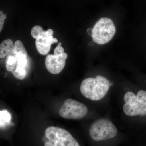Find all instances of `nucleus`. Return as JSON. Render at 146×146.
Returning a JSON list of instances; mask_svg holds the SVG:
<instances>
[{"label": "nucleus", "instance_id": "f257e3e1", "mask_svg": "<svg viewBox=\"0 0 146 146\" xmlns=\"http://www.w3.org/2000/svg\"><path fill=\"white\" fill-rule=\"evenodd\" d=\"M110 86L109 80L101 76L89 78L82 81L80 87L82 94L86 98L98 101L104 98Z\"/></svg>", "mask_w": 146, "mask_h": 146}, {"label": "nucleus", "instance_id": "f03ea898", "mask_svg": "<svg viewBox=\"0 0 146 146\" xmlns=\"http://www.w3.org/2000/svg\"><path fill=\"white\" fill-rule=\"evenodd\" d=\"M125 104L123 110L125 115L128 116L146 115V91L140 90L137 95L133 92H127L124 97Z\"/></svg>", "mask_w": 146, "mask_h": 146}, {"label": "nucleus", "instance_id": "7ed1b4c3", "mask_svg": "<svg viewBox=\"0 0 146 146\" xmlns=\"http://www.w3.org/2000/svg\"><path fill=\"white\" fill-rule=\"evenodd\" d=\"M116 31V27L111 19L102 18L94 25L91 36L95 43L98 44H105L112 40Z\"/></svg>", "mask_w": 146, "mask_h": 146}, {"label": "nucleus", "instance_id": "20e7f679", "mask_svg": "<svg viewBox=\"0 0 146 146\" xmlns=\"http://www.w3.org/2000/svg\"><path fill=\"white\" fill-rule=\"evenodd\" d=\"M45 146H80L69 131L62 128L50 126L45 130Z\"/></svg>", "mask_w": 146, "mask_h": 146}, {"label": "nucleus", "instance_id": "39448f33", "mask_svg": "<svg viewBox=\"0 0 146 146\" xmlns=\"http://www.w3.org/2000/svg\"><path fill=\"white\" fill-rule=\"evenodd\" d=\"M89 135L96 141H103L114 138L117 129L112 122L106 119L97 120L90 126Z\"/></svg>", "mask_w": 146, "mask_h": 146}, {"label": "nucleus", "instance_id": "423d86ee", "mask_svg": "<svg viewBox=\"0 0 146 146\" xmlns=\"http://www.w3.org/2000/svg\"><path fill=\"white\" fill-rule=\"evenodd\" d=\"M87 113L88 108L85 104L72 99L65 100L59 111L61 117L68 119H81Z\"/></svg>", "mask_w": 146, "mask_h": 146}, {"label": "nucleus", "instance_id": "0eeeda50", "mask_svg": "<svg viewBox=\"0 0 146 146\" xmlns=\"http://www.w3.org/2000/svg\"><path fill=\"white\" fill-rule=\"evenodd\" d=\"M68 57V54L65 52L59 55H48L45 60L46 68L51 74H58L64 69Z\"/></svg>", "mask_w": 146, "mask_h": 146}, {"label": "nucleus", "instance_id": "6e6552de", "mask_svg": "<svg viewBox=\"0 0 146 146\" xmlns=\"http://www.w3.org/2000/svg\"><path fill=\"white\" fill-rule=\"evenodd\" d=\"M54 31L52 29L44 31L35 40V46L37 51L41 54L46 55L49 52L51 46L58 42L57 39L54 38Z\"/></svg>", "mask_w": 146, "mask_h": 146}, {"label": "nucleus", "instance_id": "1a4fd4ad", "mask_svg": "<svg viewBox=\"0 0 146 146\" xmlns=\"http://www.w3.org/2000/svg\"><path fill=\"white\" fill-rule=\"evenodd\" d=\"M14 54L17 58V63L16 68L11 73L16 78L19 80L24 79L25 78L27 74V56L22 54Z\"/></svg>", "mask_w": 146, "mask_h": 146}, {"label": "nucleus", "instance_id": "9d476101", "mask_svg": "<svg viewBox=\"0 0 146 146\" xmlns=\"http://www.w3.org/2000/svg\"><path fill=\"white\" fill-rule=\"evenodd\" d=\"M13 47V41L11 39H6L2 42L0 44V58H4L10 54Z\"/></svg>", "mask_w": 146, "mask_h": 146}, {"label": "nucleus", "instance_id": "9b49d317", "mask_svg": "<svg viewBox=\"0 0 146 146\" xmlns=\"http://www.w3.org/2000/svg\"><path fill=\"white\" fill-rule=\"evenodd\" d=\"M17 58L15 55L11 53L6 57L5 60L6 68L9 72H12L16 67Z\"/></svg>", "mask_w": 146, "mask_h": 146}, {"label": "nucleus", "instance_id": "f8f14e48", "mask_svg": "<svg viewBox=\"0 0 146 146\" xmlns=\"http://www.w3.org/2000/svg\"><path fill=\"white\" fill-rule=\"evenodd\" d=\"M11 119V115L7 110H0V128L9 124Z\"/></svg>", "mask_w": 146, "mask_h": 146}, {"label": "nucleus", "instance_id": "ddd939ff", "mask_svg": "<svg viewBox=\"0 0 146 146\" xmlns=\"http://www.w3.org/2000/svg\"><path fill=\"white\" fill-rule=\"evenodd\" d=\"M11 52L14 54H22L28 56L27 52L23 44L21 41H19V40H17L15 42L13 51Z\"/></svg>", "mask_w": 146, "mask_h": 146}, {"label": "nucleus", "instance_id": "4468645a", "mask_svg": "<svg viewBox=\"0 0 146 146\" xmlns=\"http://www.w3.org/2000/svg\"><path fill=\"white\" fill-rule=\"evenodd\" d=\"M42 27L39 25L35 26L32 29L31 34L34 39H36L44 32Z\"/></svg>", "mask_w": 146, "mask_h": 146}, {"label": "nucleus", "instance_id": "2eb2a0df", "mask_svg": "<svg viewBox=\"0 0 146 146\" xmlns=\"http://www.w3.org/2000/svg\"><path fill=\"white\" fill-rule=\"evenodd\" d=\"M6 18L7 14L3 13L2 11H0V33L2 30L4 24L5 20Z\"/></svg>", "mask_w": 146, "mask_h": 146}, {"label": "nucleus", "instance_id": "dca6fc26", "mask_svg": "<svg viewBox=\"0 0 146 146\" xmlns=\"http://www.w3.org/2000/svg\"><path fill=\"white\" fill-rule=\"evenodd\" d=\"M61 45H62V43H59L57 46L55 48L54 50V55H59L64 53L65 50H64L63 47L61 46Z\"/></svg>", "mask_w": 146, "mask_h": 146}, {"label": "nucleus", "instance_id": "f3484780", "mask_svg": "<svg viewBox=\"0 0 146 146\" xmlns=\"http://www.w3.org/2000/svg\"><path fill=\"white\" fill-rule=\"evenodd\" d=\"M92 29H88L87 30V33H88L89 35H91V33H92Z\"/></svg>", "mask_w": 146, "mask_h": 146}]
</instances>
